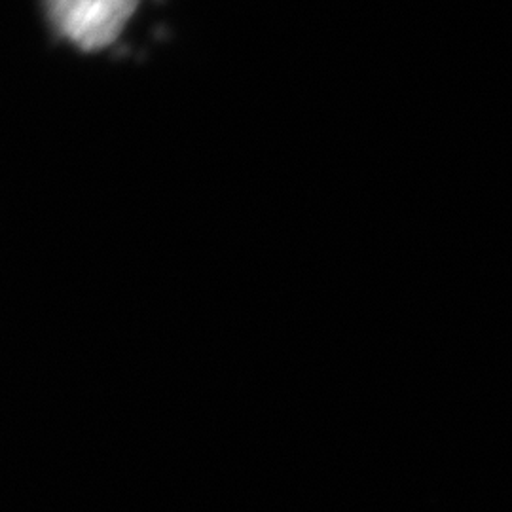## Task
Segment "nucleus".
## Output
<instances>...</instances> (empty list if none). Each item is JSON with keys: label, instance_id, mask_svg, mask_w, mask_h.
Masks as SVG:
<instances>
[{"label": "nucleus", "instance_id": "nucleus-1", "mask_svg": "<svg viewBox=\"0 0 512 512\" xmlns=\"http://www.w3.org/2000/svg\"><path fill=\"white\" fill-rule=\"evenodd\" d=\"M141 0H44L55 33L82 52L114 44Z\"/></svg>", "mask_w": 512, "mask_h": 512}]
</instances>
